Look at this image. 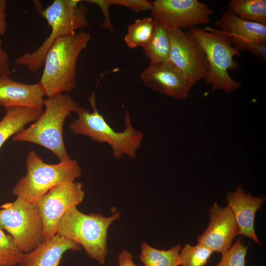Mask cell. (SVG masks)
I'll use <instances>...</instances> for the list:
<instances>
[{"label":"cell","mask_w":266,"mask_h":266,"mask_svg":"<svg viewBox=\"0 0 266 266\" xmlns=\"http://www.w3.org/2000/svg\"><path fill=\"white\" fill-rule=\"evenodd\" d=\"M213 253L201 244L198 243L195 246L186 244L179 252V266H205Z\"/></svg>","instance_id":"obj_23"},{"label":"cell","mask_w":266,"mask_h":266,"mask_svg":"<svg viewBox=\"0 0 266 266\" xmlns=\"http://www.w3.org/2000/svg\"><path fill=\"white\" fill-rule=\"evenodd\" d=\"M152 2L153 18L167 29H191L207 24L213 10L198 0H155Z\"/></svg>","instance_id":"obj_9"},{"label":"cell","mask_w":266,"mask_h":266,"mask_svg":"<svg viewBox=\"0 0 266 266\" xmlns=\"http://www.w3.org/2000/svg\"><path fill=\"white\" fill-rule=\"evenodd\" d=\"M23 254L12 237L0 228V266L18 265Z\"/></svg>","instance_id":"obj_24"},{"label":"cell","mask_w":266,"mask_h":266,"mask_svg":"<svg viewBox=\"0 0 266 266\" xmlns=\"http://www.w3.org/2000/svg\"><path fill=\"white\" fill-rule=\"evenodd\" d=\"M228 8L243 20L266 26V0H231Z\"/></svg>","instance_id":"obj_21"},{"label":"cell","mask_w":266,"mask_h":266,"mask_svg":"<svg viewBox=\"0 0 266 266\" xmlns=\"http://www.w3.org/2000/svg\"><path fill=\"white\" fill-rule=\"evenodd\" d=\"M228 206L232 211L240 228V235L248 237L258 244H261L254 229V220L257 211L266 201L265 196L255 197L246 193L241 185L235 191L227 195Z\"/></svg>","instance_id":"obj_14"},{"label":"cell","mask_w":266,"mask_h":266,"mask_svg":"<svg viewBox=\"0 0 266 266\" xmlns=\"http://www.w3.org/2000/svg\"><path fill=\"white\" fill-rule=\"evenodd\" d=\"M111 5L117 4L126 7L135 12L151 11L152 2L147 0H109Z\"/></svg>","instance_id":"obj_27"},{"label":"cell","mask_w":266,"mask_h":266,"mask_svg":"<svg viewBox=\"0 0 266 266\" xmlns=\"http://www.w3.org/2000/svg\"><path fill=\"white\" fill-rule=\"evenodd\" d=\"M187 32L196 40L205 54L209 69L204 79L211 86V90L230 93L238 90L241 83L233 79L228 71L235 70L239 66L233 57H240V51L218 30L195 27Z\"/></svg>","instance_id":"obj_5"},{"label":"cell","mask_w":266,"mask_h":266,"mask_svg":"<svg viewBox=\"0 0 266 266\" xmlns=\"http://www.w3.org/2000/svg\"><path fill=\"white\" fill-rule=\"evenodd\" d=\"M180 245L164 250L156 249L147 242L140 246L139 259L144 266H179Z\"/></svg>","instance_id":"obj_20"},{"label":"cell","mask_w":266,"mask_h":266,"mask_svg":"<svg viewBox=\"0 0 266 266\" xmlns=\"http://www.w3.org/2000/svg\"><path fill=\"white\" fill-rule=\"evenodd\" d=\"M169 61L179 69L193 86L204 79L209 69L205 54L196 40L181 29L168 30Z\"/></svg>","instance_id":"obj_11"},{"label":"cell","mask_w":266,"mask_h":266,"mask_svg":"<svg viewBox=\"0 0 266 266\" xmlns=\"http://www.w3.org/2000/svg\"><path fill=\"white\" fill-rule=\"evenodd\" d=\"M45 96L39 83L26 84L11 79L8 75L0 77V105L42 107Z\"/></svg>","instance_id":"obj_16"},{"label":"cell","mask_w":266,"mask_h":266,"mask_svg":"<svg viewBox=\"0 0 266 266\" xmlns=\"http://www.w3.org/2000/svg\"><path fill=\"white\" fill-rule=\"evenodd\" d=\"M142 48L150 62L168 61L170 51L168 29L155 20L153 35L150 40Z\"/></svg>","instance_id":"obj_19"},{"label":"cell","mask_w":266,"mask_h":266,"mask_svg":"<svg viewBox=\"0 0 266 266\" xmlns=\"http://www.w3.org/2000/svg\"><path fill=\"white\" fill-rule=\"evenodd\" d=\"M91 34L76 32L57 39L45 55L39 83L47 98L71 91L76 86V65Z\"/></svg>","instance_id":"obj_2"},{"label":"cell","mask_w":266,"mask_h":266,"mask_svg":"<svg viewBox=\"0 0 266 266\" xmlns=\"http://www.w3.org/2000/svg\"><path fill=\"white\" fill-rule=\"evenodd\" d=\"M81 248L74 241L56 233L31 252L23 253L18 265L19 266H59L65 252L69 250L79 251Z\"/></svg>","instance_id":"obj_15"},{"label":"cell","mask_w":266,"mask_h":266,"mask_svg":"<svg viewBox=\"0 0 266 266\" xmlns=\"http://www.w3.org/2000/svg\"><path fill=\"white\" fill-rule=\"evenodd\" d=\"M0 228L10 234L23 253L45 240L44 224L35 202L17 197L0 206Z\"/></svg>","instance_id":"obj_8"},{"label":"cell","mask_w":266,"mask_h":266,"mask_svg":"<svg viewBox=\"0 0 266 266\" xmlns=\"http://www.w3.org/2000/svg\"><path fill=\"white\" fill-rule=\"evenodd\" d=\"M239 51H246L254 56L262 64L266 61V43L244 40L231 41Z\"/></svg>","instance_id":"obj_26"},{"label":"cell","mask_w":266,"mask_h":266,"mask_svg":"<svg viewBox=\"0 0 266 266\" xmlns=\"http://www.w3.org/2000/svg\"><path fill=\"white\" fill-rule=\"evenodd\" d=\"M119 266H137L133 262V256L126 249H123L118 255Z\"/></svg>","instance_id":"obj_31"},{"label":"cell","mask_w":266,"mask_h":266,"mask_svg":"<svg viewBox=\"0 0 266 266\" xmlns=\"http://www.w3.org/2000/svg\"><path fill=\"white\" fill-rule=\"evenodd\" d=\"M248 246H245L242 238H238L230 248L221 254L220 261L215 266H245Z\"/></svg>","instance_id":"obj_25"},{"label":"cell","mask_w":266,"mask_h":266,"mask_svg":"<svg viewBox=\"0 0 266 266\" xmlns=\"http://www.w3.org/2000/svg\"><path fill=\"white\" fill-rule=\"evenodd\" d=\"M45 110L27 128L14 135L12 140L34 143L54 153L60 161L70 159L63 139L65 121L79 105L67 94H61L44 99Z\"/></svg>","instance_id":"obj_3"},{"label":"cell","mask_w":266,"mask_h":266,"mask_svg":"<svg viewBox=\"0 0 266 266\" xmlns=\"http://www.w3.org/2000/svg\"><path fill=\"white\" fill-rule=\"evenodd\" d=\"M5 108L6 114L0 121V148L9 137L23 130L26 125L36 121L43 111V107L13 106Z\"/></svg>","instance_id":"obj_18"},{"label":"cell","mask_w":266,"mask_h":266,"mask_svg":"<svg viewBox=\"0 0 266 266\" xmlns=\"http://www.w3.org/2000/svg\"><path fill=\"white\" fill-rule=\"evenodd\" d=\"M9 56L2 46L0 38V77L9 75L12 70L9 64Z\"/></svg>","instance_id":"obj_29"},{"label":"cell","mask_w":266,"mask_h":266,"mask_svg":"<svg viewBox=\"0 0 266 266\" xmlns=\"http://www.w3.org/2000/svg\"><path fill=\"white\" fill-rule=\"evenodd\" d=\"M26 163V174L19 180L12 193L33 202L53 187L75 181L82 174L80 166L75 160L70 159L49 164L33 150L28 153Z\"/></svg>","instance_id":"obj_7"},{"label":"cell","mask_w":266,"mask_h":266,"mask_svg":"<svg viewBox=\"0 0 266 266\" xmlns=\"http://www.w3.org/2000/svg\"><path fill=\"white\" fill-rule=\"evenodd\" d=\"M80 0H55L45 8L38 2L35 6L38 13L44 18L51 28L49 36L32 52L22 55L15 60L18 66L35 72L43 67L44 57L53 43L59 38L74 33L89 26L87 9L78 5Z\"/></svg>","instance_id":"obj_4"},{"label":"cell","mask_w":266,"mask_h":266,"mask_svg":"<svg viewBox=\"0 0 266 266\" xmlns=\"http://www.w3.org/2000/svg\"><path fill=\"white\" fill-rule=\"evenodd\" d=\"M120 217L119 212L108 217L100 214H86L73 206L59 221L56 233L77 242L88 256L103 265L108 252V230Z\"/></svg>","instance_id":"obj_6"},{"label":"cell","mask_w":266,"mask_h":266,"mask_svg":"<svg viewBox=\"0 0 266 266\" xmlns=\"http://www.w3.org/2000/svg\"><path fill=\"white\" fill-rule=\"evenodd\" d=\"M88 101L93 111L79 106L75 112L77 118L69 124V130L75 134L89 137L98 143H107L111 148L112 155L116 159H120L124 155L132 160L135 159L144 134L132 126L128 110L122 105L125 113V128L122 132H116L97 108L96 90L91 93Z\"/></svg>","instance_id":"obj_1"},{"label":"cell","mask_w":266,"mask_h":266,"mask_svg":"<svg viewBox=\"0 0 266 266\" xmlns=\"http://www.w3.org/2000/svg\"><path fill=\"white\" fill-rule=\"evenodd\" d=\"M209 220L204 232L197 238L213 252L223 253L232 245L233 240L240 235V230L234 215L227 205L220 206L214 202L208 209Z\"/></svg>","instance_id":"obj_13"},{"label":"cell","mask_w":266,"mask_h":266,"mask_svg":"<svg viewBox=\"0 0 266 266\" xmlns=\"http://www.w3.org/2000/svg\"><path fill=\"white\" fill-rule=\"evenodd\" d=\"M84 197L82 184L73 181L53 187L35 202L43 220L45 240L56 234L58 224L64 214L70 207L81 203Z\"/></svg>","instance_id":"obj_10"},{"label":"cell","mask_w":266,"mask_h":266,"mask_svg":"<svg viewBox=\"0 0 266 266\" xmlns=\"http://www.w3.org/2000/svg\"><path fill=\"white\" fill-rule=\"evenodd\" d=\"M143 84L152 90L177 100L188 98L193 86L169 61L150 62L140 73Z\"/></svg>","instance_id":"obj_12"},{"label":"cell","mask_w":266,"mask_h":266,"mask_svg":"<svg viewBox=\"0 0 266 266\" xmlns=\"http://www.w3.org/2000/svg\"><path fill=\"white\" fill-rule=\"evenodd\" d=\"M231 41L244 40L266 43V26L243 20L227 10L215 22Z\"/></svg>","instance_id":"obj_17"},{"label":"cell","mask_w":266,"mask_h":266,"mask_svg":"<svg viewBox=\"0 0 266 266\" xmlns=\"http://www.w3.org/2000/svg\"><path fill=\"white\" fill-rule=\"evenodd\" d=\"M155 26V20L152 17L137 19L128 27L124 40L128 47H143L151 39Z\"/></svg>","instance_id":"obj_22"},{"label":"cell","mask_w":266,"mask_h":266,"mask_svg":"<svg viewBox=\"0 0 266 266\" xmlns=\"http://www.w3.org/2000/svg\"><path fill=\"white\" fill-rule=\"evenodd\" d=\"M7 2L5 0H0V36L5 33L7 30L6 9Z\"/></svg>","instance_id":"obj_30"},{"label":"cell","mask_w":266,"mask_h":266,"mask_svg":"<svg viewBox=\"0 0 266 266\" xmlns=\"http://www.w3.org/2000/svg\"><path fill=\"white\" fill-rule=\"evenodd\" d=\"M86 1L91 4H96L100 7L104 16V20L101 24V26L113 33V28L109 11V7L111 5L109 0H88Z\"/></svg>","instance_id":"obj_28"}]
</instances>
